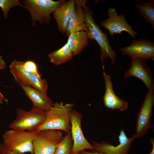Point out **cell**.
Listing matches in <instances>:
<instances>
[{
	"label": "cell",
	"mask_w": 154,
	"mask_h": 154,
	"mask_svg": "<svg viewBox=\"0 0 154 154\" xmlns=\"http://www.w3.org/2000/svg\"><path fill=\"white\" fill-rule=\"evenodd\" d=\"M74 104L62 102L53 103L45 111L44 121L36 130H56L68 133L71 130V118Z\"/></svg>",
	"instance_id": "cell-1"
},
{
	"label": "cell",
	"mask_w": 154,
	"mask_h": 154,
	"mask_svg": "<svg viewBox=\"0 0 154 154\" xmlns=\"http://www.w3.org/2000/svg\"><path fill=\"white\" fill-rule=\"evenodd\" d=\"M83 8L85 14V31L89 39L95 40L99 45L100 60L103 68L104 69V63L107 58L110 59L112 65L115 63L117 60L116 52L111 47L108 34L104 33L99 26L95 23L93 15V11L86 5Z\"/></svg>",
	"instance_id": "cell-2"
},
{
	"label": "cell",
	"mask_w": 154,
	"mask_h": 154,
	"mask_svg": "<svg viewBox=\"0 0 154 154\" xmlns=\"http://www.w3.org/2000/svg\"><path fill=\"white\" fill-rule=\"evenodd\" d=\"M37 131H24L11 129L3 135V144L8 149L24 154H33V141Z\"/></svg>",
	"instance_id": "cell-3"
},
{
	"label": "cell",
	"mask_w": 154,
	"mask_h": 154,
	"mask_svg": "<svg viewBox=\"0 0 154 154\" xmlns=\"http://www.w3.org/2000/svg\"><path fill=\"white\" fill-rule=\"evenodd\" d=\"M64 0H23L20 2L29 12L32 20L33 26L38 21L40 24L48 25L51 19L50 15L63 3Z\"/></svg>",
	"instance_id": "cell-4"
},
{
	"label": "cell",
	"mask_w": 154,
	"mask_h": 154,
	"mask_svg": "<svg viewBox=\"0 0 154 154\" xmlns=\"http://www.w3.org/2000/svg\"><path fill=\"white\" fill-rule=\"evenodd\" d=\"M16 112L15 119L9 126L11 129L29 131L35 130L43 123L45 118V111L33 106L29 111L18 108Z\"/></svg>",
	"instance_id": "cell-5"
},
{
	"label": "cell",
	"mask_w": 154,
	"mask_h": 154,
	"mask_svg": "<svg viewBox=\"0 0 154 154\" xmlns=\"http://www.w3.org/2000/svg\"><path fill=\"white\" fill-rule=\"evenodd\" d=\"M63 137L59 130L37 131L33 141V154H54Z\"/></svg>",
	"instance_id": "cell-6"
},
{
	"label": "cell",
	"mask_w": 154,
	"mask_h": 154,
	"mask_svg": "<svg viewBox=\"0 0 154 154\" xmlns=\"http://www.w3.org/2000/svg\"><path fill=\"white\" fill-rule=\"evenodd\" d=\"M154 104V90H148L137 116L136 138L144 136L151 128L152 110Z\"/></svg>",
	"instance_id": "cell-7"
},
{
	"label": "cell",
	"mask_w": 154,
	"mask_h": 154,
	"mask_svg": "<svg viewBox=\"0 0 154 154\" xmlns=\"http://www.w3.org/2000/svg\"><path fill=\"white\" fill-rule=\"evenodd\" d=\"M82 119V114L73 109L70 121V132L73 141L71 154L86 149H94V146L88 141L83 135L81 127Z\"/></svg>",
	"instance_id": "cell-8"
},
{
	"label": "cell",
	"mask_w": 154,
	"mask_h": 154,
	"mask_svg": "<svg viewBox=\"0 0 154 154\" xmlns=\"http://www.w3.org/2000/svg\"><path fill=\"white\" fill-rule=\"evenodd\" d=\"M108 14L109 18L102 21L101 25L109 31L111 36L125 31L132 38H136L137 33L133 30L132 27L127 23L124 14L119 15L116 9L112 8H109Z\"/></svg>",
	"instance_id": "cell-9"
},
{
	"label": "cell",
	"mask_w": 154,
	"mask_h": 154,
	"mask_svg": "<svg viewBox=\"0 0 154 154\" xmlns=\"http://www.w3.org/2000/svg\"><path fill=\"white\" fill-rule=\"evenodd\" d=\"M124 55L132 59L154 60V43L145 39H132L131 44L119 48Z\"/></svg>",
	"instance_id": "cell-10"
},
{
	"label": "cell",
	"mask_w": 154,
	"mask_h": 154,
	"mask_svg": "<svg viewBox=\"0 0 154 154\" xmlns=\"http://www.w3.org/2000/svg\"><path fill=\"white\" fill-rule=\"evenodd\" d=\"M135 138V134L131 138H128L122 129L118 136L119 143L117 146H114L106 141L100 143L93 141L92 143L94 147V150L96 152L104 154H128L131 143Z\"/></svg>",
	"instance_id": "cell-11"
},
{
	"label": "cell",
	"mask_w": 154,
	"mask_h": 154,
	"mask_svg": "<svg viewBox=\"0 0 154 154\" xmlns=\"http://www.w3.org/2000/svg\"><path fill=\"white\" fill-rule=\"evenodd\" d=\"M131 76L141 80L148 90H154V81L150 67L146 60L132 59L129 68L125 71L123 77L126 79Z\"/></svg>",
	"instance_id": "cell-12"
},
{
	"label": "cell",
	"mask_w": 154,
	"mask_h": 154,
	"mask_svg": "<svg viewBox=\"0 0 154 154\" xmlns=\"http://www.w3.org/2000/svg\"><path fill=\"white\" fill-rule=\"evenodd\" d=\"M103 74L105 88L103 97L105 106L112 110L118 109L121 111L125 110L128 107V103L115 94L111 76L106 73L104 69Z\"/></svg>",
	"instance_id": "cell-13"
},
{
	"label": "cell",
	"mask_w": 154,
	"mask_h": 154,
	"mask_svg": "<svg viewBox=\"0 0 154 154\" xmlns=\"http://www.w3.org/2000/svg\"><path fill=\"white\" fill-rule=\"evenodd\" d=\"M75 7L74 0L65 1L53 13L58 31L62 33L65 32L69 21Z\"/></svg>",
	"instance_id": "cell-14"
},
{
	"label": "cell",
	"mask_w": 154,
	"mask_h": 154,
	"mask_svg": "<svg viewBox=\"0 0 154 154\" xmlns=\"http://www.w3.org/2000/svg\"><path fill=\"white\" fill-rule=\"evenodd\" d=\"M27 96L32 102L33 106L44 111L48 110L53 103L52 100L47 95L31 86L20 85Z\"/></svg>",
	"instance_id": "cell-15"
},
{
	"label": "cell",
	"mask_w": 154,
	"mask_h": 154,
	"mask_svg": "<svg viewBox=\"0 0 154 154\" xmlns=\"http://www.w3.org/2000/svg\"><path fill=\"white\" fill-rule=\"evenodd\" d=\"M85 14L83 8L75 6L65 32V36L68 37L72 33L85 31Z\"/></svg>",
	"instance_id": "cell-16"
},
{
	"label": "cell",
	"mask_w": 154,
	"mask_h": 154,
	"mask_svg": "<svg viewBox=\"0 0 154 154\" xmlns=\"http://www.w3.org/2000/svg\"><path fill=\"white\" fill-rule=\"evenodd\" d=\"M68 37L67 42L73 56L80 54L89 45V38L85 31L72 33Z\"/></svg>",
	"instance_id": "cell-17"
},
{
	"label": "cell",
	"mask_w": 154,
	"mask_h": 154,
	"mask_svg": "<svg viewBox=\"0 0 154 154\" xmlns=\"http://www.w3.org/2000/svg\"><path fill=\"white\" fill-rule=\"evenodd\" d=\"M9 68L15 81L20 85L31 86V73L25 68L23 62L14 60L10 65Z\"/></svg>",
	"instance_id": "cell-18"
},
{
	"label": "cell",
	"mask_w": 154,
	"mask_h": 154,
	"mask_svg": "<svg viewBox=\"0 0 154 154\" xmlns=\"http://www.w3.org/2000/svg\"><path fill=\"white\" fill-rule=\"evenodd\" d=\"M73 56L66 42L59 49L52 51L48 55L50 61L55 65H59L70 61Z\"/></svg>",
	"instance_id": "cell-19"
},
{
	"label": "cell",
	"mask_w": 154,
	"mask_h": 154,
	"mask_svg": "<svg viewBox=\"0 0 154 154\" xmlns=\"http://www.w3.org/2000/svg\"><path fill=\"white\" fill-rule=\"evenodd\" d=\"M138 2L136 8L142 17L152 26L154 29V1L149 0L147 2Z\"/></svg>",
	"instance_id": "cell-20"
},
{
	"label": "cell",
	"mask_w": 154,
	"mask_h": 154,
	"mask_svg": "<svg viewBox=\"0 0 154 154\" xmlns=\"http://www.w3.org/2000/svg\"><path fill=\"white\" fill-rule=\"evenodd\" d=\"M72 142L71 132L66 133L60 143L54 154H71Z\"/></svg>",
	"instance_id": "cell-21"
},
{
	"label": "cell",
	"mask_w": 154,
	"mask_h": 154,
	"mask_svg": "<svg viewBox=\"0 0 154 154\" xmlns=\"http://www.w3.org/2000/svg\"><path fill=\"white\" fill-rule=\"evenodd\" d=\"M31 87L47 95L48 84L46 80L42 79L40 75L31 73Z\"/></svg>",
	"instance_id": "cell-22"
},
{
	"label": "cell",
	"mask_w": 154,
	"mask_h": 154,
	"mask_svg": "<svg viewBox=\"0 0 154 154\" xmlns=\"http://www.w3.org/2000/svg\"><path fill=\"white\" fill-rule=\"evenodd\" d=\"M21 6L24 8V6L17 0H0V8L3 14L4 17L7 19L10 9L15 6Z\"/></svg>",
	"instance_id": "cell-23"
},
{
	"label": "cell",
	"mask_w": 154,
	"mask_h": 154,
	"mask_svg": "<svg viewBox=\"0 0 154 154\" xmlns=\"http://www.w3.org/2000/svg\"><path fill=\"white\" fill-rule=\"evenodd\" d=\"M23 65L26 69L30 73L40 75L37 64L34 61L28 60L23 62Z\"/></svg>",
	"instance_id": "cell-24"
},
{
	"label": "cell",
	"mask_w": 154,
	"mask_h": 154,
	"mask_svg": "<svg viewBox=\"0 0 154 154\" xmlns=\"http://www.w3.org/2000/svg\"><path fill=\"white\" fill-rule=\"evenodd\" d=\"M0 154H23L10 150L3 143L0 144Z\"/></svg>",
	"instance_id": "cell-25"
},
{
	"label": "cell",
	"mask_w": 154,
	"mask_h": 154,
	"mask_svg": "<svg viewBox=\"0 0 154 154\" xmlns=\"http://www.w3.org/2000/svg\"><path fill=\"white\" fill-rule=\"evenodd\" d=\"M74 1L76 6H79L83 8V6L86 5L88 1L86 0H74Z\"/></svg>",
	"instance_id": "cell-26"
},
{
	"label": "cell",
	"mask_w": 154,
	"mask_h": 154,
	"mask_svg": "<svg viewBox=\"0 0 154 154\" xmlns=\"http://www.w3.org/2000/svg\"><path fill=\"white\" fill-rule=\"evenodd\" d=\"M6 68V64L3 59V57L0 55V70H2Z\"/></svg>",
	"instance_id": "cell-27"
},
{
	"label": "cell",
	"mask_w": 154,
	"mask_h": 154,
	"mask_svg": "<svg viewBox=\"0 0 154 154\" xmlns=\"http://www.w3.org/2000/svg\"><path fill=\"white\" fill-rule=\"evenodd\" d=\"M80 154H104L101 153L96 152H88L85 150L79 152Z\"/></svg>",
	"instance_id": "cell-28"
},
{
	"label": "cell",
	"mask_w": 154,
	"mask_h": 154,
	"mask_svg": "<svg viewBox=\"0 0 154 154\" xmlns=\"http://www.w3.org/2000/svg\"><path fill=\"white\" fill-rule=\"evenodd\" d=\"M150 142L152 145L151 151L148 154H154V139L151 138L150 139Z\"/></svg>",
	"instance_id": "cell-29"
},
{
	"label": "cell",
	"mask_w": 154,
	"mask_h": 154,
	"mask_svg": "<svg viewBox=\"0 0 154 154\" xmlns=\"http://www.w3.org/2000/svg\"><path fill=\"white\" fill-rule=\"evenodd\" d=\"M3 99H5L3 95L0 92V105L2 103Z\"/></svg>",
	"instance_id": "cell-30"
},
{
	"label": "cell",
	"mask_w": 154,
	"mask_h": 154,
	"mask_svg": "<svg viewBox=\"0 0 154 154\" xmlns=\"http://www.w3.org/2000/svg\"><path fill=\"white\" fill-rule=\"evenodd\" d=\"M75 154H80V153H76Z\"/></svg>",
	"instance_id": "cell-31"
}]
</instances>
